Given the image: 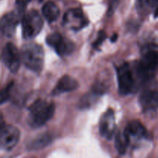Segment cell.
I'll list each match as a JSON object with an SVG mask.
<instances>
[{"instance_id":"cell-1","label":"cell","mask_w":158,"mask_h":158,"mask_svg":"<svg viewBox=\"0 0 158 158\" xmlns=\"http://www.w3.org/2000/svg\"><path fill=\"white\" fill-rule=\"evenodd\" d=\"M29 123L33 127H39L52 118L55 113V105L40 99L29 106Z\"/></svg>"},{"instance_id":"cell-2","label":"cell","mask_w":158,"mask_h":158,"mask_svg":"<svg viewBox=\"0 0 158 158\" xmlns=\"http://www.w3.org/2000/svg\"><path fill=\"white\" fill-rule=\"evenodd\" d=\"M21 59L28 69L39 73L42 70L44 63V52L40 45L29 43L22 49Z\"/></svg>"},{"instance_id":"cell-3","label":"cell","mask_w":158,"mask_h":158,"mask_svg":"<svg viewBox=\"0 0 158 158\" xmlns=\"http://www.w3.org/2000/svg\"><path fill=\"white\" fill-rule=\"evenodd\" d=\"M158 66V53L154 49H148L143 54L137 66V73L141 80L151 78Z\"/></svg>"},{"instance_id":"cell-4","label":"cell","mask_w":158,"mask_h":158,"mask_svg":"<svg viewBox=\"0 0 158 158\" xmlns=\"http://www.w3.org/2000/svg\"><path fill=\"white\" fill-rule=\"evenodd\" d=\"M22 26L25 39L35 38L43 29V19L37 11L32 10L23 17Z\"/></svg>"},{"instance_id":"cell-5","label":"cell","mask_w":158,"mask_h":158,"mask_svg":"<svg viewBox=\"0 0 158 158\" xmlns=\"http://www.w3.org/2000/svg\"><path fill=\"white\" fill-rule=\"evenodd\" d=\"M119 91L123 95L131 94L135 88V80L130 65L124 63L117 68Z\"/></svg>"},{"instance_id":"cell-6","label":"cell","mask_w":158,"mask_h":158,"mask_svg":"<svg viewBox=\"0 0 158 158\" xmlns=\"http://www.w3.org/2000/svg\"><path fill=\"white\" fill-rule=\"evenodd\" d=\"M2 59L5 66L10 72L16 73L19 70L22 59L15 45L11 43L5 45L2 52Z\"/></svg>"},{"instance_id":"cell-7","label":"cell","mask_w":158,"mask_h":158,"mask_svg":"<svg viewBox=\"0 0 158 158\" xmlns=\"http://www.w3.org/2000/svg\"><path fill=\"white\" fill-rule=\"evenodd\" d=\"M20 132L12 125H2L0 133V146L4 151L13 149L19 140Z\"/></svg>"},{"instance_id":"cell-8","label":"cell","mask_w":158,"mask_h":158,"mask_svg":"<svg viewBox=\"0 0 158 158\" xmlns=\"http://www.w3.org/2000/svg\"><path fill=\"white\" fill-rule=\"evenodd\" d=\"M46 43L49 46L53 48L58 55L62 56L69 55L74 49L73 43L65 39L59 32H53L48 35Z\"/></svg>"},{"instance_id":"cell-9","label":"cell","mask_w":158,"mask_h":158,"mask_svg":"<svg viewBox=\"0 0 158 158\" xmlns=\"http://www.w3.org/2000/svg\"><path fill=\"white\" fill-rule=\"evenodd\" d=\"M87 19L80 9L68 10L63 16V24L73 30H80L87 25Z\"/></svg>"},{"instance_id":"cell-10","label":"cell","mask_w":158,"mask_h":158,"mask_svg":"<svg viewBox=\"0 0 158 158\" xmlns=\"http://www.w3.org/2000/svg\"><path fill=\"white\" fill-rule=\"evenodd\" d=\"M116 130L114 111L109 109L103 114L100 120V133L103 137L110 140Z\"/></svg>"},{"instance_id":"cell-11","label":"cell","mask_w":158,"mask_h":158,"mask_svg":"<svg viewBox=\"0 0 158 158\" xmlns=\"http://www.w3.org/2000/svg\"><path fill=\"white\" fill-rule=\"evenodd\" d=\"M79 87V83L77 80L69 75H64L60 79L55 88L52 90V94L54 96L60 95L66 92L76 90Z\"/></svg>"},{"instance_id":"cell-12","label":"cell","mask_w":158,"mask_h":158,"mask_svg":"<svg viewBox=\"0 0 158 158\" xmlns=\"http://www.w3.org/2000/svg\"><path fill=\"white\" fill-rule=\"evenodd\" d=\"M139 103L144 111L154 110L158 108V91L147 90L139 97Z\"/></svg>"},{"instance_id":"cell-13","label":"cell","mask_w":158,"mask_h":158,"mask_svg":"<svg viewBox=\"0 0 158 158\" xmlns=\"http://www.w3.org/2000/svg\"><path fill=\"white\" fill-rule=\"evenodd\" d=\"M18 18L14 12H9L2 16L1 19L2 33L6 37H12L16 29Z\"/></svg>"},{"instance_id":"cell-14","label":"cell","mask_w":158,"mask_h":158,"mask_svg":"<svg viewBox=\"0 0 158 158\" xmlns=\"http://www.w3.org/2000/svg\"><path fill=\"white\" fill-rule=\"evenodd\" d=\"M127 135L131 137H134L137 139L148 138V133L145 127L140 123L139 120H133L131 121L124 129Z\"/></svg>"},{"instance_id":"cell-15","label":"cell","mask_w":158,"mask_h":158,"mask_svg":"<svg viewBox=\"0 0 158 158\" xmlns=\"http://www.w3.org/2000/svg\"><path fill=\"white\" fill-rule=\"evenodd\" d=\"M42 12L48 23H51L56 21L60 16V9L53 2L49 1L43 5Z\"/></svg>"},{"instance_id":"cell-16","label":"cell","mask_w":158,"mask_h":158,"mask_svg":"<svg viewBox=\"0 0 158 158\" xmlns=\"http://www.w3.org/2000/svg\"><path fill=\"white\" fill-rule=\"evenodd\" d=\"M52 141V137L49 134H45L35 137L27 144L29 151H38L47 147Z\"/></svg>"},{"instance_id":"cell-17","label":"cell","mask_w":158,"mask_h":158,"mask_svg":"<svg viewBox=\"0 0 158 158\" xmlns=\"http://www.w3.org/2000/svg\"><path fill=\"white\" fill-rule=\"evenodd\" d=\"M131 139L126 131H119L115 135V147L119 154H124L129 145Z\"/></svg>"},{"instance_id":"cell-18","label":"cell","mask_w":158,"mask_h":158,"mask_svg":"<svg viewBox=\"0 0 158 158\" xmlns=\"http://www.w3.org/2000/svg\"><path fill=\"white\" fill-rule=\"evenodd\" d=\"M13 86V82H11L10 83L7 85L4 89L2 90L1 92V103L3 104L6 101H7L9 98H10V94L11 90Z\"/></svg>"},{"instance_id":"cell-19","label":"cell","mask_w":158,"mask_h":158,"mask_svg":"<svg viewBox=\"0 0 158 158\" xmlns=\"http://www.w3.org/2000/svg\"><path fill=\"white\" fill-rule=\"evenodd\" d=\"M106 39V33H105L103 31H100L98 34V36L97 39L96 40L95 43H94V48H98L100 47V45L103 43V42L104 41V40Z\"/></svg>"},{"instance_id":"cell-20","label":"cell","mask_w":158,"mask_h":158,"mask_svg":"<svg viewBox=\"0 0 158 158\" xmlns=\"http://www.w3.org/2000/svg\"><path fill=\"white\" fill-rule=\"evenodd\" d=\"M140 5H147L149 7H158V0H140Z\"/></svg>"},{"instance_id":"cell-21","label":"cell","mask_w":158,"mask_h":158,"mask_svg":"<svg viewBox=\"0 0 158 158\" xmlns=\"http://www.w3.org/2000/svg\"><path fill=\"white\" fill-rule=\"evenodd\" d=\"M117 37H118V36H117V34H114V35H113L112 38H111V41H112V42H115L116 40H117Z\"/></svg>"},{"instance_id":"cell-22","label":"cell","mask_w":158,"mask_h":158,"mask_svg":"<svg viewBox=\"0 0 158 158\" xmlns=\"http://www.w3.org/2000/svg\"><path fill=\"white\" fill-rule=\"evenodd\" d=\"M154 17H156V18L158 17V7L157 8V9H156L155 12H154Z\"/></svg>"}]
</instances>
